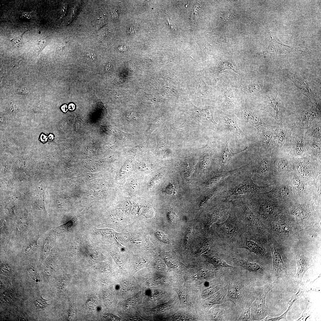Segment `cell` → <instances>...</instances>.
Returning a JSON list of instances; mask_svg holds the SVG:
<instances>
[{
  "label": "cell",
  "instance_id": "cell-1",
  "mask_svg": "<svg viewBox=\"0 0 321 321\" xmlns=\"http://www.w3.org/2000/svg\"><path fill=\"white\" fill-rule=\"evenodd\" d=\"M226 185L223 193V199L231 201L254 194L264 193L269 186H261L255 184L245 165L226 179Z\"/></svg>",
  "mask_w": 321,
  "mask_h": 321
},
{
  "label": "cell",
  "instance_id": "cell-2",
  "mask_svg": "<svg viewBox=\"0 0 321 321\" xmlns=\"http://www.w3.org/2000/svg\"><path fill=\"white\" fill-rule=\"evenodd\" d=\"M217 229L224 245L230 248L237 246L242 235L248 230L238 219L232 204L226 218L217 224Z\"/></svg>",
  "mask_w": 321,
  "mask_h": 321
},
{
  "label": "cell",
  "instance_id": "cell-3",
  "mask_svg": "<svg viewBox=\"0 0 321 321\" xmlns=\"http://www.w3.org/2000/svg\"><path fill=\"white\" fill-rule=\"evenodd\" d=\"M256 216L263 223L270 221L277 211L278 206L265 193L242 198Z\"/></svg>",
  "mask_w": 321,
  "mask_h": 321
},
{
  "label": "cell",
  "instance_id": "cell-4",
  "mask_svg": "<svg viewBox=\"0 0 321 321\" xmlns=\"http://www.w3.org/2000/svg\"><path fill=\"white\" fill-rule=\"evenodd\" d=\"M231 201L238 219L248 230L260 235L266 234L267 228L242 198Z\"/></svg>",
  "mask_w": 321,
  "mask_h": 321
},
{
  "label": "cell",
  "instance_id": "cell-5",
  "mask_svg": "<svg viewBox=\"0 0 321 321\" xmlns=\"http://www.w3.org/2000/svg\"><path fill=\"white\" fill-rule=\"evenodd\" d=\"M255 234L249 230L241 237L237 246L238 248L247 250L249 253H253L264 258L269 257V254L262 243L254 237Z\"/></svg>",
  "mask_w": 321,
  "mask_h": 321
},
{
  "label": "cell",
  "instance_id": "cell-6",
  "mask_svg": "<svg viewBox=\"0 0 321 321\" xmlns=\"http://www.w3.org/2000/svg\"><path fill=\"white\" fill-rule=\"evenodd\" d=\"M187 113L204 127L212 128L218 125L214 119L213 109L212 107L201 109L192 104Z\"/></svg>",
  "mask_w": 321,
  "mask_h": 321
},
{
  "label": "cell",
  "instance_id": "cell-7",
  "mask_svg": "<svg viewBox=\"0 0 321 321\" xmlns=\"http://www.w3.org/2000/svg\"><path fill=\"white\" fill-rule=\"evenodd\" d=\"M270 246L272 254L273 270L274 276L277 278L284 277L287 275L288 271L284 257L275 244L270 242Z\"/></svg>",
  "mask_w": 321,
  "mask_h": 321
},
{
  "label": "cell",
  "instance_id": "cell-8",
  "mask_svg": "<svg viewBox=\"0 0 321 321\" xmlns=\"http://www.w3.org/2000/svg\"><path fill=\"white\" fill-rule=\"evenodd\" d=\"M274 283L259 289L257 293L256 300L253 304L255 318H261L265 315L266 310L265 302L268 293L273 288Z\"/></svg>",
  "mask_w": 321,
  "mask_h": 321
},
{
  "label": "cell",
  "instance_id": "cell-9",
  "mask_svg": "<svg viewBox=\"0 0 321 321\" xmlns=\"http://www.w3.org/2000/svg\"><path fill=\"white\" fill-rule=\"evenodd\" d=\"M232 260L236 264L251 272L261 273L264 270L262 266L258 262L248 259L235 257L232 258Z\"/></svg>",
  "mask_w": 321,
  "mask_h": 321
},
{
  "label": "cell",
  "instance_id": "cell-10",
  "mask_svg": "<svg viewBox=\"0 0 321 321\" xmlns=\"http://www.w3.org/2000/svg\"><path fill=\"white\" fill-rule=\"evenodd\" d=\"M296 259L297 272L295 277L297 281L300 282L305 273L313 265L311 259L306 257L303 254H297Z\"/></svg>",
  "mask_w": 321,
  "mask_h": 321
},
{
  "label": "cell",
  "instance_id": "cell-11",
  "mask_svg": "<svg viewBox=\"0 0 321 321\" xmlns=\"http://www.w3.org/2000/svg\"><path fill=\"white\" fill-rule=\"evenodd\" d=\"M221 120L225 127L237 138L243 137L244 133L239 128L235 116L231 115H224Z\"/></svg>",
  "mask_w": 321,
  "mask_h": 321
},
{
  "label": "cell",
  "instance_id": "cell-12",
  "mask_svg": "<svg viewBox=\"0 0 321 321\" xmlns=\"http://www.w3.org/2000/svg\"><path fill=\"white\" fill-rule=\"evenodd\" d=\"M248 148V147H246L243 150L236 152H233L229 149V142L227 141L220 154L219 170L221 171H228V166L232 158L240 152L247 150Z\"/></svg>",
  "mask_w": 321,
  "mask_h": 321
},
{
  "label": "cell",
  "instance_id": "cell-13",
  "mask_svg": "<svg viewBox=\"0 0 321 321\" xmlns=\"http://www.w3.org/2000/svg\"><path fill=\"white\" fill-rule=\"evenodd\" d=\"M202 152L200 159V165L202 169L207 170L210 164L212 156L214 153L215 147L207 144L200 148Z\"/></svg>",
  "mask_w": 321,
  "mask_h": 321
},
{
  "label": "cell",
  "instance_id": "cell-14",
  "mask_svg": "<svg viewBox=\"0 0 321 321\" xmlns=\"http://www.w3.org/2000/svg\"><path fill=\"white\" fill-rule=\"evenodd\" d=\"M293 215L299 220L304 221L307 220L311 215V210L308 206L301 205L297 206L291 211Z\"/></svg>",
  "mask_w": 321,
  "mask_h": 321
},
{
  "label": "cell",
  "instance_id": "cell-15",
  "mask_svg": "<svg viewBox=\"0 0 321 321\" xmlns=\"http://www.w3.org/2000/svg\"><path fill=\"white\" fill-rule=\"evenodd\" d=\"M242 117L245 121L256 128L261 124L259 117L253 111L247 109H243Z\"/></svg>",
  "mask_w": 321,
  "mask_h": 321
},
{
  "label": "cell",
  "instance_id": "cell-16",
  "mask_svg": "<svg viewBox=\"0 0 321 321\" xmlns=\"http://www.w3.org/2000/svg\"><path fill=\"white\" fill-rule=\"evenodd\" d=\"M238 288L236 284L232 282L230 283L226 295V300L232 302L236 305L240 299Z\"/></svg>",
  "mask_w": 321,
  "mask_h": 321
},
{
  "label": "cell",
  "instance_id": "cell-17",
  "mask_svg": "<svg viewBox=\"0 0 321 321\" xmlns=\"http://www.w3.org/2000/svg\"><path fill=\"white\" fill-rule=\"evenodd\" d=\"M291 226L284 222L273 223L271 228L272 230L279 234L284 235L289 234L292 230Z\"/></svg>",
  "mask_w": 321,
  "mask_h": 321
},
{
  "label": "cell",
  "instance_id": "cell-18",
  "mask_svg": "<svg viewBox=\"0 0 321 321\" xmlns=\"http://www.w3.org/2000/svg\"><path fill=\"white\" fill-rule=\"evenodd\" d=\"M267 96L271 101V106L276 111L277 115L283 106V98L277 94H270Z\"/></svg>",
  "mask_w": 321,
  "mask_h": 321
},
{
  "label": "cell",
  "instance_id": "cell-19",
  "mask_svg": "<svg viewBox=\"0 0 321 321\" xmlns=\"http://www.w3.org/2000/svg\"><path fill=\"white\" fill-rule=\"evenodd\" d=\"M157 145L155 151L157 152L169 154L171 153V150L167 142L162 136L158 134L156 135Z\"/></svg>",
  "mask_w": 321,
  "mask_h": 321
},
{
  "label": "cell",
  "instance_id": "cell-20",
  "mask_svg": "<svg viewBox=\"0 0 321 321\" xmlns=\"http://www.w3.org/2000/svg\"><path fill=\"white\" fill-rule=\"evenodd\" d=\"M207 259L210 262L219 268L234 269L237 268L228 264L224 260L217 257H207Z\"/></svg>",
  "mask_w": 321,
  "mask_h": 321
},
{
  "label": "cell",
  "instance_id": "cell-21",
  "mask_svg": "<svg viewBox=\"0 0 321 321\" xmlns=\"http://www.w3.org/2000/svg\"><path fill=\"white\" fill-rule=\"evenodd\" d=\"M167 118L166 117H162L155 119L151 123L149 128L146 130V135H150L155 130L160 126L167 119Z\"/></svg>",
  "mask_w": 321,
  "mask_h": 321
},
{
  "label": "cell",
  "instance_id": "cell-22",
  "mask_svg": "<svg viewBox=\"0 0 321 321\" xmlns=\"http://www.w3.org/2000/svg\"><path fill=\"white\" fill-rule=\"evenodd\" d=\"M265 193L270 196L275 195L276 196L280 197H286L289 195V191L287 187L283 186Z\"/></svg>",
  "mask_w": 321,
  "mask_h": 321
},
{
  "label": "cell",
  "instance_id": "cell-23",
  "mask_svg": "<svg viewBox=\"0 0 321 321\" xmlns=\"http://www.w3.org/2000/svg\"><path fill=\"white\" fill-rule=\"evenodd\" d=\"M222 292H218L216 294L209 299L207 301L206 305L208 306H210L215 304L222 303L225 297Z\"/></svg>",
  "mask_w": 321,
  "mask_h": 321
},
{
  "label": "cell",
  "instance_id": "cell-24",
  "mask_svg": "<svg viewBox=\"0 0 321 321\" xmlns=\"http://www.w3.org/2000/svg\"><path fill=\"white\" fill-rule=\"evenodd\" d=\"M294 188L298 194H301L304 190L303 183L297 176H295L293 179Z\"/></svg>",
  "mask_w": 321,
  "mask_h": 321
},
{
  "label": "cell",
  "instance_id": "cell-25",
  "mask_svg": "<svg viewBox=\"0 0 321 321\" xmlns=\"http://www.w3.org/2000/svg\"><path fill=\"white\" fill-rule=\"evenodd\" d=\"M251 305H249L247 303L245 308L243 309L240 315L238 320L239 321H248L250 317V309L251 307Z\"/></svg>",
  "mask_w": 321,
  "mask_h": 321
},
{
  "label": "cell",
  "instance_id": "cell-26",
  "mask_svg": "<svg viewBox=\"0 0 321 321\" xmlns=\"http://www.w3.org/2000/svg\"><path fill=\"white\" fill-rule=\"evenodd\" d=\"M49 300H46L42 298L41 295L37 297L35 300L34 307L36 309H43L46 307L49 304L47 301Z\"/></svg>",
  "mask_w": 321,
  "mask_h": 321
},
{
  "label": "cell",
  "instance_id": "cell-27",
  "mask_svg": "<svg viewBox=\"0 0 321 321\" xmlns=\"http://www.w3.org/2000/svg\"><path fill=\"white\" fill-rule=\"evenodd\" d=\"M294 302H290L289 306L286 311L281 315L276 317H271L268 316L266 318L262 319V321H279L282 319H285L286 318L287 314L288 312L291 309L292 304Z\"/></svg>",
  "mask_w": 321,
  "mask_h": 321
},
{
  "label": "cell",
  "instance_id": "cell-28",
  "mask_svg": "<svg viewBox=\"0 0 321 321\" xmlns=\"http://www.w3.org/2000/svg\"><path fill=\"white\" fill-rule=\"evenodd\" d=\"M224 88V92L227 102L231 105L234 103V96L232 92L226 86Z\"/></svg>",
  "mask_w": 321,
  "mask_h": 321
},
{
  "label": "cell",
  "instance_id": "cell-29",
  "mask_svg": "<svg viewBox=\"0 0 321 321\" xmlns=\"http://www.w3.org/2000/svg\"><path fill=\"white\" fill-rule=\"evenodd\" d=\"M150 142L148 140L130 148L129 149V151L135 152L141 150L147 149L148 147H150Z\"/></svg>",
  "mask_w": 321,
  "mask_h": 321
},
{
  "label": "cell",
  "instance_id": "cell-30",
  "mask_svg": "<svg viewBox=\"0 0 321 321\" xmlns=\"http://www.w3.org/2000/svg\"><path fill=\"white\" fill-rule=\"evenodd\" d=\"M243 91L245 92L249 93H254L259 92L260 88L257 84H254L251 85H246L243 87Z\"/></svg>",
  "mask_w": 321,
  "mask_h": 321
},
{
  "label": "cell",
  "instance_id": "cell-31",
  "mask_svg": "<svg viewBox=\"0 0 321 321\" xmlns=\"http://www.w3.org/2000/svg\"><path fill=\"white\" fill-rule=\"evenodd\" d=\"M228 69H231L235 72L240 74L239 72L235 68L231 63L224 61L221 64L219 71H221Z\"/></svg>",
  "mask_w": 321,
  "mask_h": 321
},
{
  "label": "cell",
  "instance_id": "cell-32",
  "mask_svg": "<svg viewBox=\"0 0 321 321\" xmlns=\"http://www.w3.org/2000/svg\"><path fill=\"white\" fill-rule=\"evenodd\" d=\"M276 165L278 169L279 170H282L287 168L288 163L286 160L279 159L276 160Z\"/></svg>",
  "mask_w": 321,
  "mask_h": 321
},
{
  "label": "cell",
  "instance_id": "cell-33",
  "mask_svg": "<svg viewBox=\"0 0 321 321\" xmlns=\"http://www.w3.org/2000/svg\"><path fill=\"white\" fill-rule=\"evenodd\" d=\"M304 284L302 285L301 287L299 289L298 292L297 293L293 295L290 301L294 302L298 298H300L303 295L304 292Z\"/></svg>",
  "mask_w": 321,
  "mask_h": 321
},
{
  "label": "cell",
  "instance_id": "cell-34",
  "mask_svg": "<svg viewBox=\"0 0 321 321\" xmlns=\"http://www.w3.org/2000/svg\"><path fill=\"white\" fill-rule=\"evenodd\" d=\"M27 221L25 219L21 220L19 222L18 225V230L23 231L25 230L28 226Z\"/></svg>",
  "mask_w": 321,
  "mask_h": 321
},
{
  "label": "cell",
  "instance_id": "cell-35",
  "mask_svg": "<svg viewBox=\"0 0 321 321\" xmlns=\"http://www.w3.org/2000/svg\"><path fill=\"white\" fill-rule=\"evenodd\" d=\"M29 273L32 278L34 281L38 282L40 281V277L39 275L35 270L32 269L29 271Z\"/></svg>",
  "mask_w": 321,
  "mask_h": 321
},
{
  "label": "cell",
  "instance_id": "cell-36",
  "mask_svg": "<svg viewBox=\"0 0 321 321\" xmlns=\"http://www.w3.org/2000/svg\"><path fill=\"white\" fill-rule=\"evenodd\" d=\"M158 239L162 242L166 243H169L170 241L168 238L165 235L160 232H157L156 233Z\"/></svg>",
  "mask_w": 321,
  "mask_h": 321
},
{
  "label": "cell",
  "instance_id": "cell-37",
  "mask_svg": "<svg viewBox=\"0 0 321 321\" xmlns=\"http://www.w3.org/2000/svg\"><path fill=\"white\" fill-rule=\"evenodd\" d=\"M11 41L14 46L17 48L20 47L23 44L21 36L15 37Z\"/></svg>",
  "mask_w": 321,
  "mask_h": 321
},
{
  "label": "cell",
  "instance_id": "cell-38",
  "mask_svg": "<svg viewBox=\"0 0 321 321\" xmlns=\"http://www.w3.org/2000/svg\"><path fill=\"white\" fill-rule=\"evenodd\" d=\"M224 310L222 309H217L215 312L213 314V318H216L217 320H221L223 313H224Z\"/></svg>",
  "mask_w": 321,
  "mask_h": 321
},
{
  "label": "cell",
  "instance_id": "cell-39",
  "mask_svg": "<svg viewBox=\"0 0 321 321\" xmlns=\"http://www.w3.org/2000/svg\"><path fill=\"white\" fill-rule=\"evenodd\" d=\"M37 246L36 243L34 242L30 243L26 248L25 250V252L27 254H30L34 251Z\"/></svg>",
  "mask_w": 321,
  "mask_h": 321
},
{
  "label": "cell",
  "instance_id": "cell-40",
  "mask_svg": "<svg viewBox=\"0 0 321 321\" xmlns=\"http://www.w3.org/2000/svg\"><path fill=\"white\" fill-rule=\"evenodd\" d=\"M47 45V37L41 40L38 43V47L39 51L42 50Z\"/></svg>",
  "mask_w": 321,
  "mask_h": 321
},
{
  "label": "cell",
  "instance_id": "cell-41",
  "mask_svg": "<svg viewBox=\"0 0 321 321\" xmlns=\"http://www.w3.org/2000/svg\"><path fill=\"white\" fill-rule=\"evenodd\" d=\"M86 58L87 61L90 62H94L96 59L95 54L92 52H89L86 55Z\"/></svg>",
  "mask_w": 321,
  "mask_h": 321
},
{
  "label": "cell",
  "instance_id": "cell-42",
  "mask_svg": "<svg viewBox=\"0 0 321 321\" xmlns=\"http://www.w3.org/2000/svg\"><path fill=\"white\" fill-rule=\"evenodd\" d=\"M295 151L296 153L299 155H302L303 152V145L301 143H299L295 148Z\"/></svg>",
  "mask_w": 321,
  "mask_h": 321
},
{
  "label": "cell",
  "instance_id": "cell-43",
  "mask_svg": "<svg viewBox=\"0 0 321 321\" xmlns=\"http://www.w3.org/2000/svg\"><path fill=\"white\" fill-rule=\"evenodd\" d=\"M285 134L284 132L281 131L279 134L278 143L280 144H283L285 141Z\"/></svg>",
  "mask_w": 321,
  "mask_h": 321
},
{
  "label": "cell",
  "instance_id": "cell-44",
  "mask_svg": "<svg viewBox=\"0 0 321 321\" xmlns=\"http://www.w3.org/2000/svg\"><path fill=\"white\" fill-rule=\"evenodd\" d=\"M176 292L178 294L180 301L181 303H184L185 302V298L182 293L179 290H176Z\"/></svg>",
  "mask_w": 321,
  "mask_h": 321
},
{
  "label": "cell",
  "instance_id": "cell-45",
  "mask_svg": "<svg viewBox=\"0 0 321 321\" xmlns=\"http://www.w3.org/2000/svg\"><path fill=\"white\" fill-rule=\"evenodd\" d=\"M112 17L114 20L117 19L118 17V14L116 10H113L111 12Z\"/></svg>",
  "mask_w": 321,
  "mask_h": 321
},
{
  "label": "cell",
  "instance_id": "cell-46",
  "mask_svg": "<svg viewBox=\"0 0 321 321\" xmlns=\"http://www.w3.org/2000/svg\"><path fill=\"white\" fill-rule=\"evenodd\" d=\"M68 108L70 110L73 111L75 109V106L74 104L71 103L69 105Z\"/></svg>",
  "mask_w": 321,
  "mask_h": 321
},
{
  "label": "cell",
  "instance_id": "cell-47",
  "mask_svg": "<svg viewBox=\"0 0 321 321\" xmlns=\"http://www.w3.org/2000/svg\"><path fill=\"white\" fill-rule=\"evenodd\" d=\"M67 108V105L66 104H64L62 106L61 109L64 112H66L68 110Z\"/></svg>",
  "mask_w": 321,
  "mask_h": 321
},
{
  "label": "cell",
  "instance_id": "cell-48",
  "mask_svg": "<svg viewBox=\"0 0 321 321\" xmlns=\"http://www.w3.org/2000/svg\"><path fill=\"white\" fill-rule=\"evenodd\" d=\"M313 146L314 147L317 149H320V147L319 144L318 143H314L313 144Z\"/></svg>",
  "mask_w": 321,
  "mask_h": 321
},
{
  "label": "cell",
  "instance_id": "cell-49",
  "mask_svg": "<svg viewBox=\"0 0 321 321\" xmlns=\"http://www.w3.org/2000/svg\"><path fill=\"white\" fill-rule=\"evenodd\" d=\"M106 70L107 71H109L111 69V67L109 64H108L106 66Z\"/></svg>",
  "mask_w": 321,
  "mask_h": 321
}]
</instances>
